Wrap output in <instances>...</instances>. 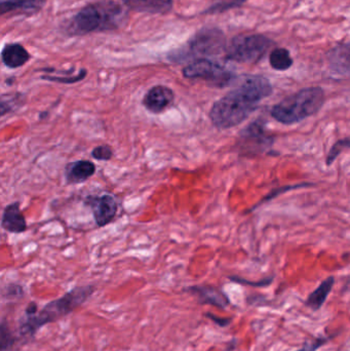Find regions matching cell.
<instances>
[{"label":"cell","instance_id":"obj_25","mask_svg":"<svg viewBox=\"0 0 350 351\" xmlns=\"http://www.w3.org/2000/svg\"><path fill=\"white\" fill-rule=\"evenodd\" d=\"M24 295V289L18 284L8 285L3 290V298L8 301L20 300Z\"/></svg>","mask_w":350,"mask_h":351},{"label":"cell","instance_id":"obj_1","mask_svg":"<svg viewBox=\"0 0 350 351\" xmlns=\"http://www.w3.org/2000/svg\"><path fill=\"white\" fill-rule=\"evenodd\" d=\"M273 92V84L264 76H244L234 90L214 103L210 111V119L214 127L219 130L238 127Z\"/></svg>","mask_w":350,"mask_h":351},{"label":"cell","instance_id":"obj_16","mask_svg":"<svg viewBox=\"0 0 350 351\" xmlns=\"http://www.w3.org/2000/svg\"><path fill=\"white\" fill-rule=\"evenodd\" d=\"M96 173V166L90 160H76L70 162L65 168L66 181L68 184H79L86 182Z\"/></svg>","mask_w":350,"mask_h":351},{"label":"cell","instance_id":"obj_28","mask_svg":"<svg viewBox=\"0 0 350 351\" xmlns=\"http://www.w3.org/2000/svg\"><path fill=\"white\" fill-rule=\"evenodd\" d=\"M205 317L211 319L213 323L221 328L228 327L232 323V319H230V317H220L211 313H205Z\"/></svg>","mask_w":350,"mask_h":351},{"label":"cell","instance_id":"obj_30","mask_svg":"<svg viewBox=\"0 0 350 351\" xmlns=\"http://www.w3.org/2000/svg\"><path fill=\"white\" fill-rule=\"evenodd\" d=\"M38 311V305L36 304V302H30L25 309V315H28V317L35 315Z\"/></svg>","mask_w":350,"mask_h":351},{"label":"cell","instance_id":"obj_4","mask_svg":"<svg viewBox=\"0 0 350 351\" xmlns=\"http://www.w3.org/2000/svg\"><path fill=\"white\" fill-rule=\"evenodd\" d=\"M324 104V90L320 86H310L290 95L275 105L271 114L279 123L292 125L316 114Z\"/></svg>","mask_w":350,"mask_h":351},{"label":"cell","instance_id":"obj_27","mask_svg":"<svg viewBox=\"0 0 350 351\" xmlns=\"http://www.w3.org/2000/svg\"><path fill=\"white\" fill-rule=\"evenodd\" d=\"M92 158L100 162H108L113 158V150L108 145L97 146L92 149Z\"/></svg>","mask_w":350,"mask_h":351},{"label":"cell","instance_id":"obj_17","mask_svg":"<svg viewBox=\"0 0 350 351\" xmlns=\"http://www.w3.org/2000/svg\"><path fill=\"white\" fill-rule=\"evenodd\" d=\"M1 59L6 67L16 69L28 63L31 56L20 43H8L2 49Z\"/></svg>","mask_w":350,"mask_h":351},{"label":"cell","instance_id":"obj_23","mask_svg":"<svg viewBox=\"0 0 350 351\" xmlns=\"http://www.w3.org/2000/svg\"><path fill=\"white\" fill-rule=\"evenodd\" d=\"M345 149H350V137L339 140L331 148L326 158V165L330 167L335 162L339 154Z\"/></svg>","mask_w":350,"mask_h":351},{"label":"cell","instance_id":"obj_21","mask_svg":"<svg viewBox=\"0 0 350 351\" xmlns=\"http://www.w3.org/2000/svg\"><path fill=\"white\" fill-rule=\"evenodd\" d=\"M247 1H248V0H220V1L212 4L203 14H222V12H228V10H234V8H240V6L246 3Z\"/></svg>","mask_w":350,"mask_h":351},{"label":"cell","instance_id":"obj_9","mask_svg":"<svg viewBox=\"0 0 350 351\" xmlns=\"http://www.w3.org/2000/svg\"><path fill=\"white\" fill-rule=\"evenodd\" d=\"M86 204L92 208L95 222L99 227L106 226L112 222L118 210L116 199L110 194L88 196Z\"/></svg>","mask_w":350,"mask_h":351},{"label":"cell","instance_id":"obj_26","mask_svg":"<svg viewBox=\"0 0 350 351\" xmlns=\"http://www.w3.org/2000/svg\"><path fill=\"white\" fill-rule=\"evenodd\" d=\"M229 280L236 284L245 285V286L254 287V288H265V287L271 286L273 282V276L271 278H265L259 282H250L246 278H238V276H229Z\"/></svg>","mask_w":350,"mask_h":351},{"label":"cell","instance_id":"obj_7","mask_svg":"<svg viewBox=\"0 0 350 351\" xmlns=\"http://www.w3.org/2000/svg\"><path fill=\"white\" fill-rule=\"evenodd\" d=\"M183 75L189 80H201L210 86L225 88L236 82V75L218 62L199 58L183 69Z\"/></svg>","mask_w":350,"mask_h":351},{"label":"cell","instance_id":"obj_15","mask_svg":"<svg viewBox=\"0 0 350 351\" xmlns=\"http://www.w3.org/2000/svg\"><path fill=\"white\" fill-rule=\"evenodd\" d=\"M125 6L139 12L164 14L172 10L174 0H123Z\"/></svg>","mask_w":350,"mask_h":351},{"label":"cell","instance_id":"obj_11","mask_svg":"<svg viewBox=\"0 0 350 351\" xmlns=\"http://www.w3.org/2000/svg\"><path fill=\"white\" fill-rule=\"evenodd\" d=\"M184 292L197 297L199 304L212 305L220 309H225L230 304L227 295L216 287L191 286L185 289Z\"/></svg>","mask_w":350,"mask_h":351},{"label":"cell","instance_id":"obj_8","mask_svg":"<svg viewBox=\"0 0 350 351\" xmlns=\"http://www.w3.org/2000/svg\"><path fill=\"white\" fill-rule=\"evenodd\" d=\"M275 144V137L265 131V123L257 119L240 132L238 150L242 156L254 158L268 152Z\"/></svg>","mask_w":350,"mask_h":351},{"label":"cell","instance_id":"obj_10","mask_svg":"<svg viewBox=\"0 0 350 351\" xmlns=\"http://www.w3.org/2000/svg\"><path fill=\"white\" fill-rule=\"evenodd\" d=\"M175 101V93L168 86H155L150 88L143 98V106L146 110L153 114L166 111L168 107L172 106Z\"/></svg>","mask_w":350,"mask_h":351},{"label":"cell","instance_id":"obj_22","mask_svg":"<svg viewBox=\"0 0 350 351\" xmlns=\"http://www.w3.org/2000/svg\"><path fill=\"white\" fill-rule=\"evenodd\" d=\"M312 185V184L310 183H301V184H296V185H285L282 186V187L277 188V189L273 190V191L269 192L265 197H263L258 204H255L251 210H256L258 206H262L265 202H269V200L273 199V198L277 197V196L281 195V194L286 193V192L290 191V190H296V189H301V188L308 187V186Z\"/></svg>","mask_w":350,"mask_h":351},{"label":"cell","instance_id":"obj_2","mask_svg":"<svg viewBox=\"0 0 350 351\" xmlns=\"http://www.w3.org/2000/svg\"><path fill=\"white\" fill-rule=\"evenodd\" d=\"M96 292L92 285L76 287L63 296L47 303L35 315H24L18 325L21 339H32L35 334L49 324L63 319L79 308Z\"/></svg>","mask_w":350,"mask_h":351},{"label":"cell","instance_id":"obj_29","mask_svg":"<svg viewBox=\"0 0 350 351\" xmlns=\"http://www.w3.org/2000/svg\"><path fill=\"white\" fill-rule=\"evenodd\" d=\"M330 338H318V339L314 340V341L310 342V343L306 344L303 348L297 351H316L318 348H322L323 346H325V343L329 341Z\"/></svg>","mask_w":350,"mask_h":351},{"label":"cell","instance_id":"obj_5","mask_svg":"<svg viewBox=\"0 0 350 351\" xmlns=\"http://www.w3.org/2000/svg\"><path fill=\"white\" fill-rule=\"evenodd\" d=\"M273 45L275 43L264 34H238L227 43L225 59L236 63H258Z\"/></svg>","mask_w":350,"mask_h":351},{"label":"cell","instance_id":"obj_19","mask_svg":"<svg viewBox=\"0 0 350 351\" xmlns=\"http://www.w3.org/2000/svg\"><path fill=\"white\" fill-rule=\"evenodd\" d=\"M269 63L277 71H287L293 66V58L287 49L277 47L271 51L269 55Z\"/></svg>","mask_w":350,"mask_h":351},{"label":"cell","instance_id":"obj_20","mask_svg":"<svg viewBox=\"0 0 350 351\" xmlns=\"http://www.w3.org/2000/svg\"><path fill=\"white\" fill-rule=\"evenodd\" d=\"M21 337L10 330L8 321L3 317L0 324V351H14Z\"/></svg>","mask_w":350,"mask_h":351},{"label":"cell","instance_id":"obj_6","mask_svg":"<svg viewBox=\"0 0 350 351\" xmlns=\"http://www.w3.org/2000/svg\"><path fill=\"white\" fill-rule=\"evenodd\" d=\"M227 43L223 31L216 27H207L201 29L187 43L186 47L179 49L178 55L193 56V57H211L225 53Z\"/></svg>","mask_w":350,"mask_h":351},{"label":"cell","instance_id":"obj_24","mask_svg":"<svg viewBox=\"0 0 350 351\" xmlns=\"http://www.w3.org/2000/svg\"><path fill=\"white\" fill-rule=\"evenodd\" d=\"M86 69H82L79 71V73L75 76H53V75H43L41 76V78L45 80H47V82H59V84H75V82H82V80H84L86 76Z\"/></svg>","mask_w":350,"mask_h":351},{"label":"cell","instance_id":"obj_13","mask_svg":"<svg viewBox=\"0 0 350 351\" xmlns=\"http://www.w3.org/2000/svg\"><path fill=\"white\" fill-rule=\"evenodd\" d=\"M1 227L10 233H22L27 230V222L18 202H12L4 208Z\"/></svg>","mask_w":350,"mask_h":351},{"label":"cell","instance_id":"obj_18","mask_svg":"<svg viewBox=\"0 0 350 351\" xmlns=\"http://www.w3.org/2000/svg\"><path fill=\"white\" fill-rule=\"evenodd\" d=\"M335 284L334 276H329L306 299L305 305L314 311H320L324 306Z\"/></svg>","mask_w":350,"mask_h":351},{"label":"cell","instance_id":"obj_3","mask_svg":"<svg viewBox=\"0 0 350 351\" xmlns=\"http://www.w3.org/2000/svg\"><path fill=\"white\" fill-rule=\"evenodd\" d=\"M127 19V10L114 0H99L84 6L68 23L67 32L86 35L121 28Z\"/></svg>","mask_w":350,"mask_h":351},{"label":"cell","instance_id":"obj_12","mask_svg":"<svg viewBox=\"0 0 350 351\" xmlns=\"http://www.w3.org/2000/svg\"><path fill=\"white\" fill-rule=\"evenodd\" d=\"M329 67L339 75H350V41L339 43L327 53Z\"/></svg>","mask_w":350,"mask_h":351},{"label":"cell","instance_id":"obj_14","mask_svg":"<svg viewBox=\"0 0 350 351\" xmlns=\"http://www.w3.org/2000/svg\"><path fill=\"white\" fill-rule=\"evenodd\" d=\"M47 0H2L0 2V14H31L42 10Z\"/></svg>","mask_w":350,"mask_h":351}]
</instances>
